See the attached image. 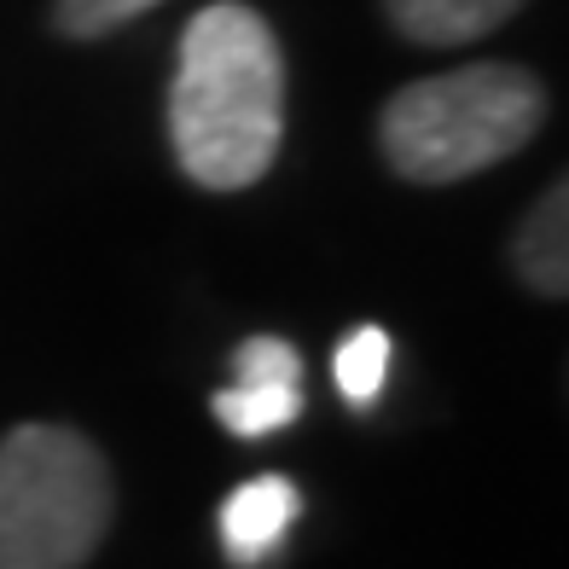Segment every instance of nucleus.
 I'll return each mask as SVG.
<instances>
[{"label": "nucleus", "mask_w": 569, "mask_h": 569, "mask_svg": "<svg viewBox=\"0 0 569 569\" xmlns=\"http://www.w3.org/2000/svg\"><path fill=\"white\" fill-rule=\"evenodd\" d=\"M151 7H158V0H53V23H59V36L99 41V36L122 30V23H134Z\"/></svg>", "instance_id": "obj_9"}, {"label": "nucleus", "mask_w": 569, "mask_h": 569, "mask_svg": "<svg viewBox=\"0 0 569 569\" xmlns=\"http://www.w3.org/2000/svg\"><path fill=\"white\" fill-rule=\"evenodd\" d=\"M297 511H302V495H297L291 477H250V482H239L227 495L221 517H216L227 558L239 563V569H262L284 547Z\"/></svg>", "instance_id": "obj_5"}, {"label": "nucleus", "mask_w": 569, "mask_h": 569, "mask_svg": "<svg viewBox=\"0 0 569 569\" xmlns=\"http://www.w3.org/2000/svg\"><path fill=\"white\" fill-rule=\"evenodd\" d=\"M517 273L540 297H563V284H569V192H563V180H552V192L517 227Z\"/></svg>", "instance_id": "obj_7"}, {"label": "nucleus", "mask_w": 569, "mask_h": 569, "mask_svg": "<svg viewBox=\"0 0 569 569\" xmlns=\"http://www.w3.org/2000/svg\"><path fill=\"white\" fill-rule=\"evenodd\" d=\"M396 18V30L407 41H425V47H465V41H482L488 30L523 7V0H383Z\"/></svg>", "instance_id": "obj_6"}, {"label": "nucleus", "mask_w": 569, "mask_h": 569, "mask_svg": "<svg viewBox=\"0 0 569 569\" xmlns=\"http://www.w3.org/2000/svg\"><path fill=\"white\" fill-rule=\"evenodd\" d=\"M210 407L239 442L284 430L302 412V355L284 338H250L232 355V383L216 390Z\"/></svg>", "instance_id": "obj_4"}, {"label": "nucleus", "mask_w": 569, "mask_h": 569, "mask_svg": "<svg viewBox=\"0 0 569 569\" xmlns=\"http://www.w3.org/2000/svg\"><path fill=\"white\" fill-rule=\"evenodd\" d=\"M331 372H338V390L349 407H372L378 390H383V372H390V338H383L378 326H360L338 343V360H331Z\"/></svg>", "instance_id": "obj_8"}, {"label": "nucleus", "mask_w": 569, "mask_h": 569, "mask_svg": "<svg viewBox=\"0 0 569 569\" xmlns=\"http://www.w3.org/2000/svg\"><path fill=\"white\" fill-rule=\"evenodd\" d=\"M547 122V88L523 64H465L448 76L407 82L383 106L378 140L401 180L453 187L465 174L506 163Z\"/></svg>", "instance_id": "obj_2"}, {"label": "nucleus", "mask_w": 569, "mask_h": 569, "mask_svg": "<svg viewBox=\"0 0 569 569\" xmlns=\"http://www.w3.org/2000/svg\"><path fill=\"white\" fill-rule=\"evenodd\" d=\"M284 134V59L262 12L221 0L180 36L169 82V140L198 187L244 192L268 174Z\"/></svg>", "instance_id": "obj_1"}, {"label": "nucleus", "mask_w": 569, "mask_h": 569, "mask_svg": "<svg viewBox=\"0 0 569 569\" xmlns=\"http://www.w3.org/2000/svg\"><path fill=\"white\" fill-rule=\"evenodd\" d=\"M111 465L82 430L0 436V569H82L111 529Z\"/></svg>", "instance_id": "obj_3"}]
</instances>
